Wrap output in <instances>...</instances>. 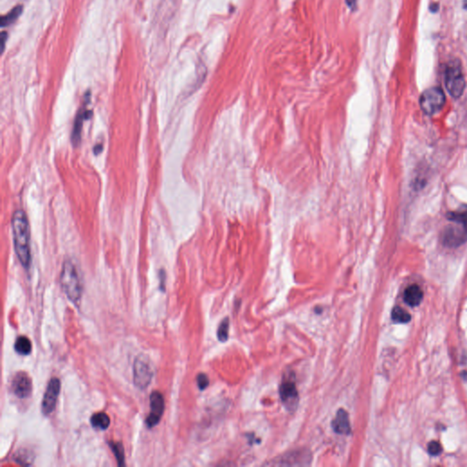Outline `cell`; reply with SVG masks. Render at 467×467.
Segmentation results:
<instances>
[{
    "instance_id": "12",
    "label": "cell",
    "mask_w": 467,
    "mask_h": 467,
    "mask_svg": "<svg viewBox=\"0 0 467 467\" xmlns=\"http://www.w3.org/2000/svg\"><path fill=\"white\" fill-rule=\"evenodd\" d=\"M423 298V293L418 285H412L408 287L403 295L404 301L411 307H416L421 303Z\"/></svg>"
},
{
    "instance_id": "18",
    "label": "cell",
    "mask_w": 467,
    "mask_h": 467,
    "mask_svg": "<svg viewBox=\"0 0 467 467\" xmlns=\"http://www.w3.org/2000/svg\"><path fill=\"white\" fill-rule=\"evenodd\" d=\"M109 444L118 461V464L123 465L124 464V449H123L122 444L117 443V442H111L109 443Z\"/></svg>"
},
{
    "instance_id": "10",
    "label": "cell",
    "mask_w": 467,
    "mask_h": 467,
    "mask_svg": "<svg viewBox=\"0 0 467 467\" xmlns=\"http://www.w3.org/2000/svg\"><path fill=\"white\" fill-rule=\"evenodd\" d=\"M11 387L16 396L20 399L28 397L32 391L31 379L27 373L19 372L15 375Z\"/></svg>"
},
{
    "instance_id": "19",
    "label": "cell",
    "mask_w": 467,
    "mask_h": 467,
    "mask_svg": "<svg viewBox=\"0 0 467 467\" xmlns=\"http://www.w3.org/2000/svg\"><path fill=\"white\" fill-rule=\"evenodd\" d=\"M228 331H229V321L228 319H224L218 330V337L219 341L226 342L228 338Z\"/></svg>"
},
{
    "instance_id": "13",
    "label": "cell",
    "mask_w": 467,
    "mask_h": 467,
    "mask_svg": "<svg viewBox=\"0 0 467 467\" xmlns=\"http://www.w3.org/2000/svg\"><path fill=\"white\" fill-rule=\"evenodd\" d=\"M87 113H89L88 110H86L84 107H82L80 109L77 118H76V120H75L74 129H73V133H72V141H73L75 144H78L79 139H80L81 127H82L84 120H86L87 117H88Z\"/></svg>"
},
{
    "instance_id": "17",
    "label": "cell",
    "mask_w": 467,
    "mask_h": 467,
    "mask_svg": "<svg viewBox=\"0 0 467 467\" xmlns=\"http://www.w3.org/2000/svg\"><path fill=\"white\" fill-rule=\"evenodd\" d=\"M22 7H16L15 9L11 10L9 14L6 15V16H3L1 18V26L2 27H6V26H9L10 24L13 23L15 22L17 19H19V16L22 13Z\"/></svg>"
},
{
    "instance_id": "14",
    "label": "cell",
    "mask_w": 467,
    "mask_h": 467,
    "mask_svg": "<svg viewBox=\"0 0 467 467\" xmlns=\"http://www.w3.org/2000/svg\"><path fill=\"white\" fill-rule=\"evenodd\" d=\"M92 426L99 429V430H106L107 428L110 426V417L108 416L105 412H98L93 414L92 419H91Z\"/></svg>"
},
{
    "instance_id": "23",
    "label": "cell",
    "mask_w": 467,
    "mask_h": 467,
    "mask_svg": "<svg viewBox=\"0 0 467 467\" xmlns=\"http://www.w3.org/2000/svg\"><path fill=\"white\" fill-rule=\"evenodd\" d=\"M438 10H439V4L438 3H434V4L430 6V10L432 12L435 13V12L438 11Z\"/></svg>"
},
{
    "instance_id": "24",
    "label": "cell",
    "mask_w": 467,
    "mask_h": 467,
    "mask_svg": "<svg viewBox=\"0 0 467 467\" xmlns=\"http://www.w3.org/2000/svg\"><path fill=\"white\" fill-rule=\"evenodd\" d=\"M356 2L357 0H346V3H347V5L349 6L351 9L355 8V6H356Z\"/></svg>"
},
{
    "instance_id": "20",
    "label": "cell",
    "mask_w": 467,
    "mask_h": 467,
    "mask_svg": "<svg viewBox=\"0 0 467 467\" xmlns=\"http://www.w3.org/2000/svg\"><path fill=\"white\" fill-rule=\"evenodd\" d=\"M442 451H443L442 445L436 441L431 442L429 445H428V453H430L431 455L436 456V455H438V454L442 453Z\"/></svg>"
},
{
    "instance_id": "4",
    "label": "cell",
    "mask_w": 467,
    "mask_h": 467,
    "mask_svg": "<svg viewBox=\"0 0 467 467\" xmlns=\"http://www.w3.org/2000/svg\"><path fill=\"white\" fill-rule=\"evenodd\" d=\"M444 84L452 97L462 96L465 89V79L462 74L461 64L458 60H453L446 66L444 71Z\"/></svg>"
},
{
    "instance_id": "5",
    "label": "cell",
    "mask_w": 467,
    "mask_h": 467,
    "mask_svg": "<svg viewBox=\"0 0 467 467\" xmlns=\"http://www.w3.org/2000/svg\"><path fill=\"white\" fill-rule=\"evenodd\" d=\"M445 103L444 91L438 87L428 89L424 91L420 98L421 110L427 115H434L439 112Z\"/></svg>"
},
{
    "instance_id": "26",
    "label": "cell",
    "mask_w": 467,
    "mask_h": 467,
    "mask_svg": "<svg viewBox=\"0 0 467 467\" xmlns=\"http://www.w3.org/2000/svg\"><path fill=\"white\" fill-rule=\"evenodd\" d=\"M466 375H467V373H466Z\"/></svg>"
},
{
    "instance_id": "8",
    "label": "cell",
    "mask_w": 467,
    "mask_h": 467,
    "mask_svg": "<svg viewBox=\"0 0 467 467\" xmlns=\"http://www.w3.org/2000/svg\"><path fill=\"white\" fill-rule=\"evenodd\" d=\"M150 408L151 412L146 419V424L149 428H152L157 426L164 411V399L162 393L157 391L152 393L150 397Z\"/></svg>"
},
{
    "instance_id": "3",
    "label": "cell",
    "mask_w": 467,
    "mask_h": 467,
    "mask_svg": "<svg viewBox=\"0 0 467 467\" xmlns=\"http://www.w3.org/2000/svg\"><path fill=\"white\" fill-rule=\"evenodd\" d=\"M60 283L65 294L70 301L74 303L79 301L82 294V285L77 268L70 260H66L63 264L60 274Z\"/></svg>"
},
{
    "instance_id": "7",
    "label": "cell",
    "mask_w": 467,
    "mask_h": 467,
    "mask_svg": "<svg viewBox=\"0 0 467 467\" xmlns=\"http://www.w3.org/2000/svg\"><path fill=\"white\" fill-rule=\"evenodd\" d=\"M60 392V379L58 378H52L47 386L46 392L42 400L41 409L43 414L50 415L51 412L54 411Z\"/></svg>"
},
{
    "instance_id": "9",
    "label": "cell",
    "mask_w": 467,
    "mask_h": 467,
    "mask_svg": "<svg viewBox=\"0 0 467 467\" xmlns=\"http://www.w3.org/2000/svg\"><path fill=\"white\" fill-rule=\"evenodd\" d=\"M279 391L283 404L289 411L295 410L299 403V393L295 381L292 379H285L280 385Z\"/></svg>"
},
{
    "instance_id": "11",
    "label": "cell",
    "mask_w": 467,
    "mask_h": 467,
    "mask_svg": "<svg viewBox=\"0 0 467 467\" xmlns=\"http://www.w3.org/2000/svg\"><path fill=\"white\" fill-rule=\"evenodd\" d=\"M333 430L339 435H349L351 433V423L348 412L341 409L337 412V415L332 421Z\"/></svg>"
},
{
    "instance_id": "2",
    "label": "cell",
    "mask_w": 467,
    "mask_h": 467,
    "mask_svg": "<svg viewBox=\"0 0 467 467\" xmlns=\"http://www.w3.org/2000/svg\"><path fill=\"white\" fill-rule=\"evenodd\" d=\"M446 218L452 224L443 232V244L451 248L463 245L467 242V208L448 213Z\"/></svg>"
},
{
    "instance_id": "16",
    "label": "cell",
    "mask_w": 467,
    "mask_h": 467,
    "mask_svg": "<svg viewBox=\"0 0 467 467\" xmlns=\"http://www.w3.org/2000/svg\"><path fill=\"white\" fill-rule=\"evenodd\" d=\"M392 319L396 323H407L411 320V315L400 307H395L392 312Z\"/></svg>"
},
{
    "instance_id": "6",
    "label": "cell",
    "mask_w": 467,
    "mask_h": 467,
    "mask_svg": "<svg viewBox=\"0 0 467 467\" xmlns=\"http://www.w3.org/2000/svg\"><path fill=\"white\" fill-rule=\"evenodd\" d=\"M153 371L148 358L140 355L136 358L134 366V380L138 388L144 389L148 386L152 378Z\"/></svg>"
},
{
    "instance_id": "1",
    "label": "cell",
    "mask_w": 467,
    "mask_h": 467,
    "mask_svg": "<svg viewBox=\"0 0 467 467\" xmlns=\"http://www.w3.org/2000/svg\"><path fill=\"white\" fill-rule=\"evenodd\" d=\"M16 254L24 268L28 269L31 262L30 232L27 215L23 210H16L11 220Z\"/></svg>"
},
{
    "instance_id": "25",
    "label": "cell",
    "mask_w": 467,
    "mask_h": 467,
    "mask_svg": "<svg viewBox=\"0 0 467 467\" xmlns=\"http://www.w3.org/2000/svg\"><path fill=\"white\" fill-rule=\"evenodd\" d=\"M463 7H464V9H467V0H465V2H464V5H463Z\"/></svg>"
},
{
    "instance_id": "22",
    "label": "cell",
    "mask_w": 467,
    "mask_h": 467,
    "mask_svg": "<svg viewBox=\"0 0 467 467\" xmlns=\"http://www.w3.org/2000/svg\"><path fill=\"white\" fill-rule=\"evenodd\" d=\"M6 38H7V33L2 32V34H1V45H2V51H4V46H5Z\"/></svg>"
},
{
    "instance_id": "15",
    "label": "cell",
    "mask_w": 467,
    "mask_h": 467,
    "mask_svg": "<svg viewBox=\"0 0 467 467\" xmlns=\"http://www.w3.org/2000/svg\"><path fill=\"white\" fill-rule=\"evenodd\" d=\"M32 345L27 337H19L15 343V350L20 355H28L31 352Z\"/></svg>"
},
{
    "instance_id": "21",
    "label": "cell",
    "mask_w": 467,
    "mask_h": 467,
    "mask_svg": "<svg viewBox=\"0 0 467 467\" xmlns=\"http://www.w3.org/2000/svg\"><path fill=\"white\" fill-rule=\"evenodd\" d=\"M209 379L206 375L201 373L197 376V385L200 390H204L208 386Z\"/></svg>"
}]
</instances>
